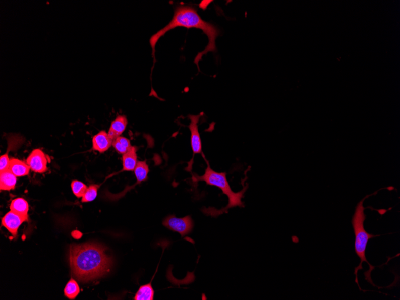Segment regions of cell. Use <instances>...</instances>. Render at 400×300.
Listing matches in <instances>:
<instances>
[{
    "instance_id": "cell-8",
    "label": "cell",
    "mask_w": 400,
    "mask_h": 300,
    "mask_svg": "<svg viewBox=\"0 0 400 300\" xmlns=\"http://www.w3.org/2000/svg\"><path fill=\"white\" fill-rule=\"evenodd\" d=\"M28 221V216L19 215L13 211L6 213L2 219V225L11 233L13 237H16L20 226L25 222Z\"/></svg>"
},
{
    "instance_id": "cell-12",
    "label": "cell",
    "mask_w": 400,
    "mask_h": 300,
    "mask_svg": "<svg viewBox=\"0 0 400 300\" xmlns=\"http://www.w3.org/2000/svg\"><path fill=\"white\" fill-rule=\"evenodd\" d=\"M9 170L15 176L22 177L28 175L31 169L23 161L19 160L18 159L11 158L10 159Z\"/></svg>"
},
{
    "instance_id": "cell-13",
    "label": "cell",
    "mask_w": 400,
    "mask_h": 300,
    "mask_svg": "<svg viewBox=\"0 0 400 300\" xmlns=\"http://www.w3.org/2000/svg\"><path fill=\"white\" fill-rule=\"evenodd\" d=\"M17 177L9 170L0 173V189L2 191L14 190L17 184Z\"/></svg>"
},
{
    "instance_id": "cell-15",
    "label": "cell",
    "mask_w": 400,
    "mask_h": 300,
    "mask_svg": "<svg viewBox=\"0 0 400 300\" xmlns=\"http://www.w3.org/2000/svg\"><path fill=\"white\" fill-rule=\"evenodd\" d=\"M155 291L151 282L141 286L134 296V300H153L154 298Z\"/></svg>"
},
{
    "instance_id": "cell-18",
    "label": "cell",
    "mask_w": 400,
    "mask_h": 300,
    "mask_svg": "<svg viewBox=\"0 0 400 300\" xmlns=\"http://www.w3.org/2000/svg\"><path fill=\"white\" fill-rule=\"evenodd\" d=\"M64 292L67 298L70 299H75L80 293L79 286L76 281L73 279H70L67 283Z\"/></svg>"
},
{
    "instance_id": "cell-1",
    "label": "cell",
    "mask_w": 400,
    "mask_h": 300,
    "mask_svg": "<svg viewBox=\"0 0 400 300\" xmlns=\"http://www.w3.org/2000/svg\"><path fill=\"white\" fill-rule=\"evenodd\" d=\"M70 263L73 275L80 282L87 283L109 272L113 261L105 254L103 246L86 243L70 247Z\"/></svg>"
},
{
    "instance_id": "cell-17",
    "label": "cell",
    "mask_w": 400,
    "mask_h": 300,
    "mask_svg": "<svg viewBox=\"0 0 400 300\" xmlns=\"http://www.w3.org/2000/svg\"><path fill=\"white\" fill-rule=\"evenodd\" d=\"M112 146L113 147L115 151L118 154L124 155L126 154L131 148L130 140L126 137L120 136L115 139L112 143Z\"/></svg>"
},
{
    "instance_id": "cell-2",
    "label": "cell",
    "mask_w": 400,
    "mask_h": 300,
    "mask_svg": "<svg viewBox=\"0 0 400 300\" xmlns=\"http://www.w3.org/2000/svg\"><path fill=\"white\" fill-rule=\"evenodd\" d=\"M177 27H184L190 29V28H196V29L201 30L206 35L209 39L206 48L198 54L194 63L199 69L200 61L202 57L209 52H216V40L219 36L220 31L214 25L205 21L198 15L197 9L191 6H178L175 8L174 17L169 22V24L157 33L153 34L149 40L150 45L152 50V57L153 58V66L152 69L154 68L155 60V48L160 38L164 36V35L169 31L174 29Z\"/></svg>"
},
{
    "instance_id": "cell-14",
    "label": "cell",
    "mask_w": 400,
    "mask_h": 300,
    "mask_svg": "<svg viewBox=\"0 0 400 300\" xmlns=\"http://www.w3.org/2000/svg\"><path fill=\"white\" fill-rule=\"evenodd\" d=\"M11 211L19 215L28 216L29 204L23 198H17L12 201L10 206Z\"/></svg>"
},
{
    "instance_id": "cell-10",
    "label": "cell",
    "mask_w": 400,
    "mask_h": 300,
    "mask_svg": "<svg viewBox=\"0 0 400 300\" xmlns=\"http://www.w3.org/2000/svg\"><path fill=\"white\" fill-rule=\"evenodd\" d=\"M138 147L132 146L126 154L123 155V170L121 171H133L135 170L138 158H137Z\"/></svg>"
},
{
    "instance_id": "cell-20",
    "label": "cell",
    "mask_w": 400,
    "mask_h": 300,
    "mask_svg": "<svg viewBox=\"0 0 400 300\" xmlns=\"http://www.w3.org/2000/svg\"><path fill=\"white\" fill-rule=\"evenodd\" d=\"M72 190L73 194L77 198H82L88 189L87 186L78 180L72 181L71 184Z\"/></svg>"
},
{
    "instance_id": "cell-7",
    "label": "cell",
    "mask_w": 400,
    "mask_h": 300,
    "mask_svg": "<svg viewBox=\"0 0 400 300\" xmlns=\"http://www.w3.org/2000/svg\"><path fill=\"white\" fill-rule=\"evenodd\" d=\"M27 164L31 170L37 173H44L47 171V159L40 149L33 150L27 159Z\"/></svg>"
},
{
    "instance_id": "cell-9",
    "label": "cell",
    "mask_w": 400,
    "mask_h": 300,
    "mask_svg": "<svg viewBox=\"0 0 400 300\" xmlns=\"http://www.w3.org/2000/svg\"><path fill=\"white\" fill-rule=\"evenodd\" d=\"M112 143L113 140L110 138L108 133L102 130L92 138V149L94 151L102 154L109 149L112 146Z\"/></svg>"
},
{
    "instance_id": "cell-4",
    "label": "cell",
    "mask_w": 400,
    "mask_h": 300,
    "mask_svg": "<svg viewBox=\"0 0 400 300\" xmlns=\"http://www.w3.org/2000/svg\"><path fill=\"white\" fill-rule=\"evenodd\" d=\"M373 195H374V194L367 196L366 197H364L360 203H358L356 209H355L353 219H352V225H353L355 234V253L357 254V256L360 258L361 260L360 263L358 265V266L355 268L354 274L355 275V282L357 283L360 289L361 288L358 280V271L363 269L362 264L364 262H366V263L369 265L370 267L369 271L364 273L365 276H366V280L368 281V282L373 284L372 277H371V273H372V271L374 269L375 267L372 266L367 260L366 252L368 242H369L370 239L380 236V235H376L369 234V233H368V232L366 231L364 226L365 220L366 219V215H365L364 213V210L366 209V208H365L363 206V203L367 197L372 196Z\"/></svg>"
},
{
    "instance_id": "cell-11",
    "label": "cell",
    "mask_w": 400,
    "mask_h": 300,
    "mask_svg": "<svg viewBox=\"0 0 400 300\" xmlns=\"http://www.w3.org/2000/svg\"><path fill=\"white\" fill-rule=\"evenodd\" d=\"M128 124L127 118L124 115H119L116 117L113 122L111 123L109 130H108V135L113 140L118 138L121 136L122 134L126 130Z\"/></svg>"
},
{
    "instance_id": "cell-19",
    "label": "cell",
    "mask_w": 400,
    "mask_h": 300,
    "mask_svg": "<svg viewBox=\"0 0 400 300\" xmlns=\"http://www.w3.org/2000/svg\"><path fill=\"white\" fill-rule=\"evenodd\" d=\"M100 185L97 184L91 185L88 188L84 196L82 198V203H89L91 202L92 201L95 200L97 197L98 190L100 188Z\"/></svg>"
},
{
    "instance_id": "cell-6",
    "label": "cell",
    "mask_w": 400,
    "mask_h": 300,
    "mask_svg": "<svg viewBox=\"0 0 400 300\" xmlns=\"http://www.w3.org/2000/svg\"><path fill=\"white\" fill-rule=\"evenodd\" d=\"M201 117V114L198 115H189L188 118L190 120V125L188 126L189 129L191 132V146L192 151L193 152V158L188 163L187 170L191 171L192 166L193 164L194 158L196 154H202V142L200 137L199 130H198V124Z\"/></svg>"
},
{
    "instance_id": "cell-3",
    "label": "cell",
    "mask_w": 400,
    "mask_h": 300,
    "mask_svg": "<svg viewBox=\"0 0 400 300\" xmlns=\"http://www.w3.org/2000/svg\"><path fill=\"white\" fill-rule=\"evenodd\" d=\"M202 155L207 165V168L205 170V173L201 176L196 174H193L192 180L196 182V183L199 181H203L207 185L219 188L220 190H221L223 194L226 195L228 198V205L226 206L224 208L220 210L214 208H204L202 209L203 212L208 216L217 217L223 213H228V210L234 208V207H244V203L242 202V199L244 197V194L246 190H247L248 186L243 188V190L239 191V192H234L231 187H230L228 180H227L226 173H218V172L214 171L210 167L209 161H207L203 154Z\"/></svg>"
},
{
    "instance_id": "cell-5",
    "label": "cell",
    "mask_w": 400,
    "mask_h": 300,
    "mask_svg": "<svg viewBox=\"0 0 400 300\" xmlns=\"http://www.w3.org/2000/svg\"><path fill=\"white\" fill-rule=\"evenodd\" d=\"M162 225L169 230L178 232L182 237H185L193 231L194 223L191 216L177 218L174 215H170L166 217Z\"/></svg>"
},
{
    "instance_id": "cell-16",
    "label": "cell",
    "mask_w": 400,
    "mask_h": 300,
    "mask_svg": "<svg viewBox=\"0 0 400 300\" xmlns=\"http://www.w3.org/2000/svg\"><path fill=\"white\" fill-rule=\"evenodd\" d=\"M134 174L136 177L137 183L139 184L148 180V174L149 173V165L147 164L146 161H138L135 170Z\"/></svg>"
}]
</instances>
